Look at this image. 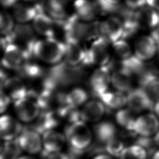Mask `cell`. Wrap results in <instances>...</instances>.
<instances>
[{"instance_id":"1","label":"cell","mask_w":159,"mask_h":159,"mask_svg":"<svg viewBox=\"0 0 159 159\" xmlns=\"http://www.w3.org/2000/svg\"><path fill=\"white\" fill-rule=\"evenodd\" d=\"M65 44L54 37L36 40L30 49L31 55L51 65L61 63L64 58Z\"/></svg>"},{"instance_id":"2","label":"cell","mask_w":159,"mask_h":159,"mask_svg":"<svg viewBox=\"0 0 159 159\" xmlns=\"http://www.w3.org/2000/svg\"><path fill=\"white\" fill-rule=\"evenodd\" d=\"M65 136L70 147L84 150L89 147L92 141V133L83 120L71 123L66 129Z\"/></svg>"},{"instance_id":"3","label":"cell","mask_w":159,"mask_h":159,"mask_svg":"<svg viewBox=\"0 0 159 159\" xmlns=\"http://www.w3.org/2000/svg\"><path fill=\"white\" fill-rule=\"evenodd\" d=\"M84 71L80 66H73L65 62H61L52 68L48 78L57 86L78 83L82 81Z\"/></svg>"},{"instance_id":"4","label":"cell","mask_w":159,"mask_h":159,"mask_svg":"<svg viewBox=\"0 0 159 159\" xmlns=\"http://www.w3.org/2000/svg\"><path fill=\"white\" fill-rule=\"evenodd\" d=\"M38 97L37 93L29 91L27 96L14 101V111L20 121L31 122L39 117L42 109Z\"/></svg>"},{"instance_id":"5","label":"cell","mask_w":159,"mask_h":159,"mask_svg":"<svg viewBox=\"0 0 159 159\" xmlns=\"http://www.w3.org/2000/svg\"><path fill=\"white\" fill-rule=\"evenodd\" d=\"M109 43V41L102 37L94 40L89 48L86 49L83 63L99 66L108 65L111 58Z\"/></svg>"},{"instance_id":"6","label":"cell","mask_w":159,"mask_h":159,"mask_svg":"<svg viewBox=\"0 0 159 159\" xmlns=\"http://www.w3.org/2000/svg\"><path fill=\"white\" fill-rule=\"evenodd\" d=\"M2 65L7 69L19 70L31 55L17 45L9 43L4 46Z\"/></svg>"},{"instance_id":"7","label":"cell","mask_w":159,"mask_h":159,"mask_svg":"<svg viewBox=\"0 0 159 159\" xmlns=\"http://www.w3.org/2000/svg\"><path fill=\"white\" fill-rule=\"evenodd\" d=\"M16 139L22 150L29 153L37 154L42 150V138L31 127L23 128Z\"/></svg>"},{"instance_id":"8","label":"cell","mask_w":159,"mask_h":159,"mask_svg":"<svg viewBox=\"0 0 159 159\" xmlns=\"http://www.w3.org/2000/svg\"><path fill=\"white\" fill-rule=\"evenodd\" d=\"M111 77L108 65L99 66L93 72L89 78V86L96 96L100 98L108 91Z\"/></svg>"},{"instance_id":"9","label":"cell","mask_w":159,"mask_h":159,"mask_svg":"<svg viewBox=\"0 0 159 159\" xmlns=\"http://www.w3.org/2000/svg\"><path fill=\"white\" fill-rule=\"evenodd\" d=\"M102 37L112 43L122 39L124 33V24L117 16H111L101 22Z\"/></svg>"},{"instance_id":"10","label":"cell","mask_w":159,"mask_h":159,"mask_svg":"<svg viewBox=\"0 0 159 159\" xmlns=\"http://www.w3.org/2000/svg\"><path fill=\"white\" fill-rule=\"evenodd\" d=\"M159 130V120L157 117L152 113H147L137 117L133 132L139 136L151 137Z\"/></svg>"},{"instance_id":"11","label":"cell","mask_w":159,"mask_h":159,"mask_svg":"<svg viewBox=\"0 0 159 159\" xmlns=\"http://www.w3.org/2000/svg\"><path fill=\"white\" fill-rule=\"evenodd\" d=\"M127 97V105L129 109L134 112L154 109L153 101L142 88L129 91Z\"/></svg>"},{"instance_id":"12","label":"cell","mask_w":159,"mask_h":159,"mask_svg":"<svg viewBox=\"0 0 159 159\" xmlns=\"http://www.w3.org/2000/svg\"><path fill=\"white\" fill-rule=\"evenodd\" d=\"M1 85V91L14 101L25 98L29 92L24 82L17 76L7 78Z\"/></svg>"},{"instance_id":"13","label":"cell","mask_w":159,"mask_h":159,"mask_svg":"<svg viewBox=\"0 0 159 159\" xmlns=\"http://www.w3.org/2000/svg\"><path fill=\"white\" fill-rule=\"evenodd\" d=\"M65 62L73 66H79L84 61L86 49L80 44V42L72 39L65 40Z\"/></svg>"},{"instance_id":"14","label":"cell","mask_w":159,"mask_h":159,"mask_svg":"<svg viewBox=\"0 0 159 159\" xmlns=\"http://www.w3.org/2000/svg\"><path fill=\"white\" fill-rule=\"evenodd\" d=\"M65 135L53 130L47 131L42 134V155L45 157L48 155L60 152L66 141Z\"/></svg>"},{"instance_id":"15","label":"cell","mask_w":159,"mask_h":159,"mask_svg":"<svg viewBox=\"0 0 159 159\" xmlns=\"http://www.w3.org/2000/svg\"><path fill=\"white\" fill-rule=\"evenodd\" d=\"M32 27L35 32L45 37H54L56 22L41 8L34 19Z\"/></svg>"},{"instance_id":"16","label":"cell","mask_w":159,"mask_h":159,"mask_svg":"<svg viewBox=\"0 0 159 159\" xmlns=\"http://www.w3.org/2000/svg\"><path fill=\"white\" fill-rule=\"evenodd\" d=\"M75 14L85 22L94 21L101 11L99 4L90 0H76L74 3Z\"/></svg>"},{"instance_id":"17","label":"cell","mask_w":159,"mask_h":159,"mask_svg":"<svg viewBox=\"0 0 159 159\" xmlns=\"http://www.w3.org/2000/svg\"><path fill=\"white\" fill-rule=\"evenodd\" d=\"M106 106L102 101L90 100L87 101L81 110V116L83 121L98 122L106 112Z\"/></svg>"},{"instance_id":"18","label":"cell","mask_w":159,"mask_h":159,"mask_svg":"<svg viewBox=\"0 0 159 159\" xmlns=\"http://www.w3.org/2000/svg\"><path fill=\"white\" fill-rule=\"evenodd\" d=\"M1 137L4 141L17 139L23 130L21 124L9 115H3L0 120Z\"/></svg>"},{"instance_id":"19","label":"cell","mask_w":159,"mask_h":159,"mask_svg":"<svg viewBox=\"0 0 159 159\" xmlns=\"http://www.w3.org/2000/svg\"><path fill=\"white\" fill-rule=\"evenodd\" d=\"M157 45L152 37L143 35L139 38L135 43V55L141 60L152 58L155 54Z\"/></svg>"},{"instance_id":"20","label":"cell","mask_w":159,"mask_h":159,"mask_svg":"<svg viewBox=\"0 0 159 159\" xmlns=\"http://www.w3.org/2000/svg\"><path fill=\"white\" fill-rule=\"evenodd\" d=\"M135 19L139 28L155 29L159 24V13L153 7H143L135 12Z\"/></svg>"},{"instance_id":"21","label":"cell","mask_w":159,"mask_h":159,"mask_svg":"<svg viewBox=\"0 0 159 159\" xmlns=\"http://www.w3.org/2000/svg\"><path fill=\"white\" fill-rule=\"evenodd\" d=\"M41 8V4L29 6L22 4H15L13 6L12 16L20 24H26L33 20Z\"/></svg>"},{"instance_id":"22","label":"cell","mask_w":159,"mask_h":159,"mask_svg":"<svg viewBox=\"0 0 159 159\" xmlns=\"http://www.w3.org/2000/svg\"><path fill=\"white\" fill-rule=\"evenodd\" d=\"M36 119L37 120L31 127L40 134L52 130L58 123L55 112L51 111L43 110Z\"/></svg>"},{"instance_id":"23","label":"cell","mask_w":159,"mask_h":159,"mask_svg":"<svg viewBox=\"0 0 159 159\" xmlns=\"http://www.w3.org/2000/svg\"><path fill=\"white\" fill-rule=\"evenodd\" d=\"M111 83L116 90L125 93L130 91L132 74L123 68L114 70L111 74Z\"/></svg>"},{"instance_id":"24","label":"cell","mask_w":159,"mask_h":159,"mask_svg":"<svg viewBox=\"0 0 159 159\" xmlns=\"http://www.w3.org/2000/svg\"><path fill=\"white\" fill-rule=\"evenodd\" d=\"M42 6L43 11L57 23L62 24L66 20L65 9L60 0H45Z\"/></svg>"},{"instance_id":"25","label":"cell","mask_w":159,"mask_h":159,"mask_svg":"<svg viewBox=\"0 0 159 159\" xmlns=\"http://www.w3.org/2000/svg\"><path fill=\"white\" fill-rule=\"evenodd\" d=\"M94 133L98 142L106 144L116 137L117 130L113 123L109 121H102L94 126Z\"/></svg>"},{"instance_id":"26","label":"cell","mask_w":159,"mask_h":159,"mask_svg":"<svg viewBox=\"0 0 159 159\" xmlns=\"http://www.w3.org/2000/svg\"><path fill=\"white\" fill-rule=\"evenodd\" d=\"M99 98L105 106L110 109H120L127 105V94L117 90L115 91H107Z\"/></svg>"},{"instance_id":"27","label":"cell","mask_w":159,"mask_h":159,"mask_svg":"<svg viewBox=\"0 0 159 159\" xmlns=\"http://www.w3.org/2000/svg\"><path fill=\"white\" fill-rule=\"evenodd\" d=\"M142 88L153 101H159V78L152 73L145 74L141 79Z\"/></svg>"},{"instance_id":"28","label":"cell","mask_w":159,"mask_h":159,"mask_svg":"<svg viewBox=\"0 0 159 159\" xmlns=\"http://www.w3.org/2000/svg\"><path fill=\"white\" fill-rule=\"evenodd\" d=\"M88 94L86 91L80 87H76L65 94L66 104L74 107L84 105L88 101Z\"/></svg>"},{"instance_id":"29","label":"cell","mask_w":159,"mask_h":159,"mask_svg":"<svg viewBox=\"0 0 159 159\" xmlns=\"http://www.w3.org/2000/svg\"><path fill=\"white\" fill-rule=\"evenodd\" d=\"M134 112L130 109H120L116 114L117 124L130 132H133V127L136 118ZM134 133V132H133Z\"/></svg>"},{"instance_id":"30","label":"cell","mask_w":159,"mask_h":159,"mask_svg":"<svg viewBox=\"0 0 159 159\" xmlns=\"http://www.w3.org/2000/svg\"><path fill=\"white\" fill-rule=\"evenodd\" d=\"M22 150L17 139L5 141L1 145V159H17Z\"/></svg>"},{"instance_id":"31","label":"cell","mask_w":159,"mask_h":159,"mask_svg":"<svg viewBox=\"0 0 159 159\" xmlns=\"http://www.w3.org/2000/svg\"><path fill=\"white\" fill-rule=\"evenodd\" d=\"M147 152L135 143L125 147L120 155V159H147Z\"/></svg>"},{"instance_id":"32","label":"cell","mask_w":159,"mask_h":159,"mask_svg":"<svg viewBox=\"0 0 159 159\" xmlns=\"http://www.w3.org/2000/svg\"><path fill=\"white\" fill-rule=\"evenodd\" d=\"M112 48L121 60H125L132 56V50L129 44L124 39H119L112 43Z\"/></svg>"},{"instance_id":"33","label":"cell","mask_w":159,"mask_h":159,"mask_svg":"<svg viewBox=\"0 0 159 159\" xmlns=\"http://www.w3.org/2000/svg\"><path fill=\"white\" fill-rule=\"evenodd\" d=\"M14 17L7 12L2 11L1 14V33L4 37L10 35L14 31L15 24Z\"/></svg>"},{"instance_id":"34","label":"cell","mask_w":159,"mask_h":159,"mask_svg":"<svg viewBox=\"0 0 159 159\" xmlns=\"http://www.w3.org/2000/svg\"><path fill=\"white\" fill-rule=\"evenodd\" d=\"M105 151L111 156L119 157L121 152L124 150V143L117 137L107 142L105 145Z\"/></svg>"},{"instance_id":"35","label":"cell","mask_w":159,"mask_h":159,"mask_svg":"<svg viewBox=\"0 0 159 159\" xmlns=\"http://www.w3.org/2000/svg\"><path fill=\"white\" fill-rule=\"evenodd\" d=\"M126 6L131 9H140L147 2V0H124Z\"/></svg>"},{"instance_id":"36","label":"cell","mask_w":159,"mask_h":159,"mask_svg":"<svg viewBox=\"0 0 159 159\" xmlns=\"http://www.w3.org/2000/svg\"><path fill=\"white\" fill-rule=\"evenodd\" d=\"M11 101L12 100L11 99V98L6 94H5L2 91H1V104H0L1 112V113L4 112V111H5L6 110V109L9 106Z\"/></svg>"},{"instance_id":"37","label":"cell","mask_w":159,"mask_h":159,"mask_svg":"<svg viewBox=\"0 0 159 159\" xmlns=\"http://www.w3.org/2000/svg\"><path fill=\"white\" fill-rule=\"evenodd\" d=\"M45 159H70L68 155L60 152L52 153L45 157Z\"/></svg>"},{"instance_id":"38","label":"cell","mask_w":159,"mask_h":159,"mask_svg":"<svg viewBox=\"0 0 159 159\" xmlns=\"http://www.w3.org/2000/svg\"><path fill=\"white\" fill-rule=\"evenodd\" d=\"M17 0H1V4L5 7L14 6Z\"/></svg>"},{"instance_id":"39","label":"cell","mask_w":159,"mask_h":159,"mask_svg":"<svg viewBox=\"0 0 159 159\" xmlns=\"http://www.w3.org/2000/svg\"><path fill=\"white\" fill-rule=\"evenodd\" d=\"M152 37L154 39L156 43H159V24L157 27L154 29L152 33Z\"/></svg>"},{"instance_id":"40","label":"cell","mask_w":159,"mask_h":159,"mask_svg":"<svg viewBox=\"0 0 159 159\" xmlns=\"http://www.w3.org/2000/svg\"><path fill=\"white\" fill-rule=\"evenodd\" d=\"M147 3L150 7L159 9V0H147Z\"/></svg>"},{"instance_id":"41","label":"cell","mask_w":159,"mask_h":159,"mask_svg":"<svg viewBox=\"0 0 159 159\" xmlns=\"http://www.w3.org/2000/svg\"><path fill=\"white\" fill-rule=\"evenodd\" d=\"M153 140L155 147L159 148V130L153 135Z\"/></svg>"},{"instance_id":"42","label":"cell","mask_w":159,"mask_h":159,"mask_svg":"<svg viewBox=\"0 0 159 159\" xmlns=\"http://www.w3.org/2000/svg\"><path fill=\"white\" fill-rule=\"evenodd\" d=\"M93 159H111L109 156H107V155H99L96 157H95Z\"/></svg>"},{"instance_id":"43","label":"cell","mask_w":159,"mask_h":159,"mask_svg":"<svg viewBox=\"0 0 159 159\" xmlns=\"http://www.w3.org/2000/svg\"><path fill=\"white\" fill-rule=\"evenodd\" d=\"M151 159H159V148L154 152Z\"/></svg>"},{"instance_id":"44","label":"cell","mask_w":159,"mask_h":159,"mask_svg":"<svg viewBox=\"0 0 159 159\" xmlns=\"http://www.w3.org/2000/svg\"><path fill=\"white\" fill-rule=\"evenodd\" d=\"M154 110L155 111L156 114L157 115V116L159 118V101H158L157 102V103L155 104V105L154 106Z\"/></svg>"},{"instance_id":"45","label":"cell","mask_w":159,"mask_h":159,"mask_svg":"<svg viewBox=\"0 0 159 159\" xmlns=\"http://www.w3.org/2000/svg\"><path fill=\"white\" fill-rule=\"evenodd\" d=\"M17 159H35V158L30 156H22V157H19Z\"/></svg>"},{"instance_id":"46","label":"cell","mask_w":159,"mask_h":159,"mask_svg":"<svg viewBox=\"0 0 159 159\" xmlns=\"http://www.w3.org/2000/svg\"><path fill=\"white\" fill-rule=\"evenodd\" d=\"M157 47H158V49L159 51V43H157Z\"/></svg>"},{"instance_id":"47","label":"cell","mask_w":159,"mask_h":159,"mask_svg":"<svg viewBox=\"0 0 159 159\" xmlns=\"http://www.w3.org/2000/svg\"><path fill=\"white\" fill-rule=\"evenodd\" d=\"M25 1H31V0H25Z\"/></svg>"},{"instance_id":"48","label":"cell","mask_w":159,"mask_h":159,"mask_svg":"<svg viewBox=\"0 0 159 159\" xmlns=\"http://www.w3.org/2000/svg\"><path fill=\"white\" fill-rule=\"evenodd\" d=\"M98 1H99V0H98Z\"/></svg>"}]
</instances>
